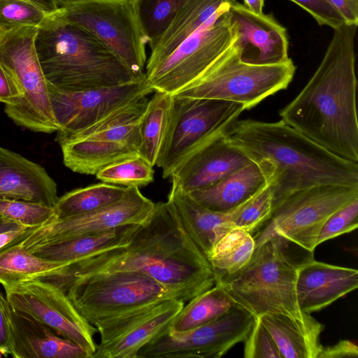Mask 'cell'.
<instances>
[{"label": "cell", "mask_w": 358, "mask_h": 358, "mask_svg": "<svg viewBox=\"0 0 358 358\" xmlns=\"http://www.w3.org/2000/svg\"><path fill=\"white\" fill-rule=\"evenodd\" d=\"M53 13L27 0H0V31L22 27H40Z\"/></svg>", "instance_id": "obj_36"}, {"label": "cell", "mask_w": 358, "mask_h": 358, "mask_svg": "<svg viewBox=\"0 0 358 358\" xmlns=\"http://www.w3.org/2000/svg\"><path fill=\"white\" fill-rule=\"evenodd\" d=\"M224 3L170 55L145 67V83L153 91L175 95L199 78L237 39Z\"/></svg>", "instance_id": "obj_9"}, {"label": "cell", "mask_w": 358, "mask_h": 358, "mask_svg": "<svg viewBox=\"0 0 358 358\" xmlns=\"http://www.w3.org/2000/svg\"><path fill=\"white\" fill-rule=\"evenodd\" d=\"M48 13L55 12L59 9L57 0H27Z\"/></svg>", "instance_id": "obj_47"}, {"label": "cell", "mask_w": 358, "mask_h": 358, "mask_svg": "<svg viewBox=\"0 0 358 358\" xmlns=\"http://www.w3.org/2000/svg\"><path fill=\"white\" fill-rule=\"evenodd\" d=\"M155 203L145 196L139 188L129 187L119 201L87 214L63 219H52L31 228L19 243L26 250L104 233L115 228L143 222L152 213Z\"/></svg>", "instance_id": "obj_15"}, {"label": "cell", "mask_w": 358, "mask_h": 358, "mask_svg": "<svg viewBox=\"0 0 358 358\" xmlns=\"http://www.w3.org/2000/svg\"><path fill=\"white\" fill-rule=\"evenodd\" d=\"M71 1V0H57V3H58V5H59V7L60 5H62V3H65V2H67V1Z\"/></svg>", "instance_id": "obj_50"}, {"label": "cell", "mask_w": 358, "mask_h": 358, "mask_svg": "<svg viewBox=\"0 0 358 358\" xmlns=\"http://www.w3.org/2000/svg\"><path fill=\"white\" fill-rule=\"evenodd\" d=\"M154 166L141 155L113 163L95 176L101 182L125 187H141L154 180Z\"/></svg>", "instance_id": "obj_35"}, {"label": "cell", "mask_w": 358, "mask_h": 358, "mask_svg": "<svg viewBox=\"0 0 358 358\" xmlns=\"http://www.w3.org/2000/svg\"><path fill=\"white\" fill-rule=\"evenodd\" d=\"M10 306L43 322L85 350L92 358L97 345L95 327L87 322L57 283L29 279L3 286Z\"/></svg>", "instance_id": "obj_13"}, {"label": "cell", "mask_w": 358, "mask_h": 358, "mask_svg": "<svg viewBox=\"0 0 358 358\" xmlns=\"http://www.w3.org/2000/svg\"><path fill=\"white\" fill-rule=\"evenodd\" d=\"M113 272L145 274L182 301L215 285L208 258L189 237L169 201L155 203L127 245L71 263L65 287L78 276Z\"/></svg>", "instance_id": "obj_1"}, {"label": "cell", "mask_w": 358, "mask_h": 358, "mask_svg": "<svg viewBox=\"0 0 358 358\" xmlns=\"http://www.w3.org/2000/svg\"><path fill=\"white\" fill-rule=\"evenodd\" d=\"M173 96L154 91L140 122V155L156 166L169 131Z\"/></svg>", "instance_id": "obj_30"}, {"label": "cell", "mask_w": 358, "mask_h": 358, "mask_svg": "<svg viewBox=\"0 0 358 358\" xmlns=\"http://www.w3.org/2000/svg\"><path fill=\"white\" fill-rule=\"evenodd\" d=\"M343 16L346 24L358 25V0H327Z\"/></svg>", "instance_id": "obj_44"}, {"label": "cell", "mask_w": 358, "mask_h": 358, "mask_svg": "<svg viewBox=\"0 0 358 358\" xmlns=\"http://www.w3.org/2000/svg\"><path fill=\"white\" fill-rule=\"evenodd\" d=\"M127 189L101 182L73 189L58 198L52 219L81 215L107 207L122 199Z\"/></svg>", "instance_id": "obj_32"}, {"label": "cell", "mask_w": 358, "mask_h": 358, "mask_svg": "<svg viewBox=\"0 0 358 358\" xmlns=\"http://www.w3.org/2000/svg\"><path fill=\"white\" fill-rule=\"evenodd\" d=\"M255 320L236 304L216 320L187 332H163L143 346L136 358H219L243 342Z\"/></svg>", "instance_id": "obj_14"}, {"label": "cell", "mask_w": 358, "mask_h": 358, "mask_svg": "<svg viewBox=\"0 0 358 358\" xmlns=\"http://www.w3.org/2000/svg\"><path fill=\"white\" fill-rule=\"evenodd\" d=\"M53 16L90 33L130 71L145 78L147 42L132 0H71L60 5Z\"/></svg>", "instance_id": "obj_8"}, {"label": "cell", "mask_w": 358, "mask_h": 358, "mask_svg": "<svg viewBox=\"0 0 358 358\" xmlns=\"http://www.w3.org/2000/svg\"><path fill=\"white\" fill-rule=\"evenodd\" d=\"M65 292L79 313L93 326L155 302L176 299L157 281L136 272L78 276L69 282Z\"/></svg>", "instance_id": "obj_11"}, {"label": "cell", "mask_w": 358, "mask_h": 358, "mask_svg": "<svg viewBox=\"0 0 358 358\" xmlns=\"http://www.w3.org/2000/svg\"><path fill=\"white\" fill-rule=\"evenodd\" d=\"M167 201L175 209L189 237L207 258L220 239L234 228L232 220L245 203L226 213L213 211L199 204L174 182Z\"/></svg>", "instance_id": "obj_22"}, {"label": "cell", "mask_w": 358, "mask_h": 358, "mask_svg": "<svg viewBox=\"0 0 358 358\" xmlns=\"http://www.w3.org/2000/svg\"><path fill=\"white\" fill-rule=\"evenodd\" d=\"M184 306V301L170 299L152 315L134 325L117 339L97 345L92 358H136L138 351L152 339L167 331Z\"/></svg>", "instance_id": "obj_26"}, {"label": "cell", "mask_w": 358, "mask_h": 358, "mask_svg": "<svg viewBox=\"0 0 358 358\" xmlns=\"http://www.w3.org/2000/svg\"><path fill=\"white\" fill-rule=\"evenodd\" d=\"M268 182L269 176L264 169L252 162L217 182L189 194L207 209L226 213L245 203Z\"/></svg>", "instance_id": "obj_23"}, {"label": "cell", "mask_w": 358, "mask_h": 358, "mask_svg": "<svg viewBox=\"0 0 358 358\" xmlns=\"http://www.w3.org/2000/svg\"><path fill=\"white\" fill-rule=\"evenodd\" d=\"M224 136L269 175L272 207L288 194L315 185L358 187V163L334 154L282 120H237Z\"/></svg>", "instance_id": "obj_3"}, {"label": "cell", "mask_w": 358, "mask_h": 358, "mask_svg": "<svg viewBox=\"0 0 358 358\" xmlns=\"http://www.w3.org/2000/svg\"><path fill=\"white\" fill-rule=\"evenodd\" d=\"M295 71L291 58L275 65L245 64L233 44L199 78L175 95L234 102L248 110L286 89Z\"/></svg>", "instance_id": "obj_7"}, {"label": "cell", "mask_w": 358, "mask_h": 358, "mask_svg": "<svg viewBox=\"0 0 358 358\" xmlns=\"http://www.w3.org/2000/svg\"><path fill=\"white\" fill-rule=\"evenodd\" d=\"M70 264L39 257L15 244L0 252V284L3 287L37 278L53 281L62 287L66 268Z\"/></svg>", "instance_id": "obj_29"}, {"label": "cell", "mask_w": 358, "mask_h": 358, "mask_svg": "<svg viewBox=\"0 0 358 358\" xmlns=\"http://www.w3.org/2000/svg\"><path fill=\"white\" fill-rule=\"evenodd\" d=\"M185 0H132L136 16L150 50L155 48Z\"/></svg>", "instance_id": "obj_34"}, {"label": "cell", "mask_w": 358, "mask_h": 358, "mask_svg": "<svg viewBox=\"0 0 358 358\" xmlns=\"http://www.w3.org/2000/svg\"><path fill=\"white\" fill-rule=\"evenodd\" d=\"M0 198L54 208L59 196L57 183L43 166L0 146Z\"/></svg>", "instance_id": "obj_21"}, {"label": "cell", "mask_w": 358, "mask_h": 358, "mask_svg": "<svg viewBox=\"0 0 358 358\" xmlns=\"http://www.w3.org/2000/svg\"><path fill=\"white\" fill-rule=\"evenodd\" d=\"M259 318L273 338L282 358H317L324 326L310 313L301 317L266 314Z\"/></svg>", "instance_id": "obj_24"}, {"label": "cell", "mask_w": 358, "mask_h": 358, "mask_svg": "<svg viewBox=\"0 0 358 358\" xmlns=\"http://www.w3.org/2000/svg\"><path fill=\"white\" fill-rule=\"evenodd\" d=\"M272 201L273 189L268 182L241 206L232 220L234 227L241 228L253 236L269 218Z\"/></svg>", "instance_id": "obj_37"}, {"label": "cell", "mask_w": 358, "mask_h": 358, "mask_svg": "<svg viewBox=\"0 0 358 358\" xmlns=\"http://www.w3.org/2000/svg\"><path fill=\"white\" fill-rule=\"evenodd\" d=\"M243 5L250 11L256 14H262L264 0H243Z\"/></svg>", "instance_id": "obj_48"}, {"label": "cell", "mask_w": 358, "mask_h": 358, "mask_svg": "<svg viewBox=\"0 0 358 358\" xmlns=\"http://www.w3.org/2000/svg\"><path fill=\"white\" fill-rule=\"evenodd\" d=\"M0 215L28 227H38L51 220L54 208L17 199L0 198Z\"/></svg>", "instance_id": "obj_38"}, {"label": "cell", "mask_w": 358, "mask_h": 358, "mask_svg": "<svg viewBox=\"0 0 358 358\" xmlns=\"http://www.w3.org/2000/svg\"><path fill=\"white\" fill-rule=\"evenodd\" d=\"M243 343L245 358H282L273 338L259 318Z\"/></svg>", "instance_id": "obj_40"}, {"label": "cell", "mask_w": 358, "mask_h": 358, "mask_svg": "<svg viewBox=\"0 0 358 358\" xmlns=\"http://www.w3.org/2000/svg\"><path fill=\"white\" fill-rule=\"evenodd\" d=\"M236 2L237 0H185L168 29L151 50L145 67L153 66L170 55L222 5L231 6Z\"/></svg>", "instance_id": "obj_27"}, {"label": "cell", "mask_w": 358, "mask_h": 358, "mask_svg": "<svg viewBox=\"0 0 358 358\" xmlns=\"http://www.w3.org/2000/svg\"><path fill=\"white\" fill-rule=\"evenodd\" d=\"M2 306L11 338L12 357L91 358L78 344L29 315L13 309L5 295Z\"/></svg>", "instance_id": "obj_18"}, {"label": "cell", "mask_w": 358, "mask_h": 358, "mask_svg": "<svg viewBox=\"0 0 358 358\" xmlns=\"http://www.w3.org/2000/svg\"><path fill=\"white\" fill-rule=\"evenodd\" d=\"M64 165L75 173L96 175L106 166L139 155L141 145L127 141L78 138L60 145Z\"/></svg>", "instance_id": "obj_25"}, {"label": "cell", "mask_w": 358, "mask_h": 358, "mask_svg": "<svg viewBox=\"0 0 358 358\" xmlns=\"http://www.w3.org/2000/svg\"><path fill=\"white\" fill-rule=\"evenodd\" d=\"M255 248V240L250 233L239 227L229 230L216 243L208 258L215 282L243 267Z\"/></svg>", "instance_id": "obj_33"}, {"label": "cell", "mask_w": 358, "mask_h": 358, "mask_svg": "<svg viewBox=\"0 0 358 358\" xmlns=\"http://www.w3.org/2000/svg\"><path fill=\"white\" fill-rule=\"evenodd\" d=\"M229 13L238 33L234 43L240 60L252 65L283 64L288 57L287 29L271 14H256L236 2Z\"/></svg>", "instance_id": "obj_17"}, {"label": "cell", "mask_w": 358, "mask_h": 358, "mask_svg": "<svg viewBox=\"0 0 358 358\" xmlns=\"http://www.w3.org/2000/svg\"><path fill=\"white\" fill-rule=\"evenodd\" d=\"M358 287V271L315 260L299 268L296 293L299 308L303 313L320 310Z\"/></svg>", "instance_id": "obj_20"}, {"label": "cell", "mask_w": 358, "mask_h": 358, "mask_svg": "<svg viewBox=\"0 0 358 358\" xmlns=\"http://www.w3.org/2000/svg\"><path fill=\"white\" fill-rule=\"evenodd\" d=\"M138 224L124 225L104 233L82 236L27 251L48 260L73 263L102 251L127 245Z\"/></svg>", "instance_id": "obj_28"}, {"label": "cell", "mask_w": 358, "mask_h": 358, "mask_svg": "<svg viewBox=\"0 0 358 358\" xmlns=\"http://www.w3.org/2000/svg\"><path fill=\"white\" fill-rule=\"evenodd\" d=\"M357 345L349 340H341L334 345L322 347L317 355V358H357Z\"/></svg>", "instance_id": "obj_43"}, {"label": "cell", "mask_w": 358, "mask_h": 358, "mask_svg": "<svg viewBox=\"0 0 358 358\" xmlns=\"http://www.w3.org/2000/svg\"><path fill=\"white\" fill-rule=\"evenodd\" d=\"M52 107L59 129V145L94 124L116 108L154 92L145 79L111 87L70 91L49 83Z\"/></svg>", "instance_id": "obj_16"}, {"label": "cell", "mask_w": 358, "mask_h": 358, "mask_svg": "<svg viewBox=\"0 0 358 358\" xmlns=\"http://www.w3.org/2000/svg\"><path fill=\"white\" fill-rule=\"evenodd\" d=\"M3 296L0 291V352L3 357H8L10 355L11 352V338L2 306Z\"/></svg>", "instance_id": "obj_46"}, {"label": "cell", "mask_w": 358, "mask_h": 358, "mask_svg": "<svg viewBox=\"0 0 358 358\" xmlns=\"http://www.w3.org/2000/svg\"><path fill=\"white\" fill-rule=\"evenodd\" d=\"M312 258L313 252L275 236L256 246L243 267L215 284L256 318L266 314L301 317L305 313L297 302V274Z\"/></svg>", "instance_id": "obj_5"}, {"label": "cell", "mask_w": 358, "mask_h": 358, "mask_svg": "<svg viewBox=\"0 0 358 358\" xmlns=\"http://www.w3.org/2000/svg\"><path fill=\"white\" fill-rule=\"evenodd\" d=\"M31 227L19 228L0 232V252L9 246L18 244L28 234Z\"/></svg>", "instance_id": "obj_45"}, {"label": "cell", "mask_w": 358, "mask_h": 358, "mask_svg": "<svg viewBox=\"0 0 358 358\" xmlns=\"http://www.w3.org/2000/svg\"><path fill=\"white\" fill-rule=\"evenodd\" d=\"M173 96L169 131L156 164L164 178H170L198 149L224 133L245 110L230 101Z\"/></svg>", "instance_id": "obj_12"}, {"label": "cell", "mask_w": 358, "mask_h": 358, "mask_svg": "<svg viewBox=\"0 0 358 358\" xmlns=\"http://www.w3.org/2000/svg\"><path fill=\"white\" fill-rule=\"evenodd\" d=\"M18 86L10 74L0 64V102L14 105L20 98Z\"/></svg>", "instance_id": "obj_42"}, {"label": "cell", "mask_w": 358, "mask_h": 358, "mask_svg": "<svg viewBox=\"0 0 358 358\" xmlns=\"http://www.w3.org/2000/svg\"><path fill=\"white\" fill-rule=\"evenodd\" d=\"M236 305L222 287L215 285L183 306L171 323L168 332L179 334L208 324Z\"/></svg>", "instance_id": "obj_31"}, {"label": "cell", "mask_w": 358, "mask_h": 358, "mask_svg": "<svg viewBox=\"0 0 358 358\" xmlns=\"http://www.w3.org/2000/svg\"><path fill=\"white\" fill-rule=\"evenodd\" d=\"M357 25L334 29L324 55L281 120L334 154L358 163Z\"/></svg>", "instance_id": "obj_2"}, {"label": "cell", "mask_w": 358, "mask_h": 358, "mask_svg": "<svg viewBox=\"0 0 358 358\" xmlns=\"http://www.w3.org/2000/svg\"><path fill=\"white\" fill-rule=\"evenodd\" d=\"M35 48L46 79L60 89L111 87L145 79L130 71L90 33L53 13L38 28Z\"/></svg>", "instance_id": "obj_4"}, {"label": "cell", "mask_w": 358, "mask_h": 358, "mask_svg": "<svg viewBox=\"0 0 358 358\" xmlns=\"http://www.w3.org/2000/svg\"><path fill=\"white\" fill-rule=\"evenodd\" d=\"M38 28L22 27L0 31V64L13 78L21 93L14 105L5 106L4 111L17 126L51 134L59 126L52 110L49 82L35 48Z\"/></svg>", "instance_id": "obj_6"}, {"label": "cell", "mask_w": 358, "mask_h": 358, "mask_svg": "<svg viewBox=\"0 0 358 358\" xmlns=\"http://www.w3.org/2000/svg\"><path fill=\"white\" fill-rule=\"evenodd\" d=\"M308 12L320 25L334 30L345 23L340 13L327 0H289Z\"/></svg>", "instance_id": "obj_41"}, {"label": "cell", "mask_w": 358, "mask_h": 358, "mask_svg": "<svg viewBox=\"0 0 358 358\" xmlns=\"http://www.w3.org/2000/svg\"><path fill=\"white\" fill-rule=\"evenodd\" d=\"M24 225L20 224L16 222L7 219L0 215V232L19 228Z\"/></svg>", "instance_id": "obj_49"}, {"label": "cell", "mask_w": 358, "mask_h": 358, "mask_svg": "<svg viewBox=\"0 0 358 358\" xmlns=\"http://www.w3.org/2000/svg\"><path fill=\"white\" fill-rule=\"evenodd\" d=\"M358 199V187L320 185L294 192L272 207L267 221L252 236L255 247L280 236L314 252L318 234L336 211Z\"/></svg>", "instance_id": "obj_10"}, {"label": "cell", "mask_w": 358, "mask_h": 358, "mask_svg": "<svg viewBox=\"0 0 358 358\" xmlns=\"http://www.w3.org/2000/svg\"><path fill=\"white\" fill-rule=\"evenodd\" d=\"M225 133V132H224ZM224 133L193 153L172 174L171 182L189 193L217 182L252 161L231 144Z\"/></svg>", "instance_id": "obj_19"}, {"label": "cell", "mask_w": 358, "mask_h": 358, "mask_svg": "<svg viewBox=\"0 0 358 358\" xmlns=\"http://www.w3.org/2000/svg\"><path fill=\"white\" fill-rule=\"evenodd\" d=\"M358 227V199L334 213L322 225L316 246L323 242L350 232Z\"/></svg>", "instance_id": "obj_39"}]
</instances>
